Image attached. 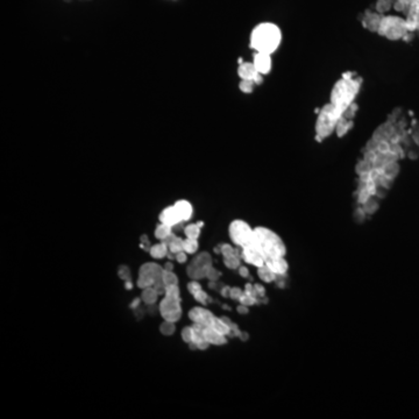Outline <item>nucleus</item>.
Returning <instances> with one entry per match:
<instances>
[{"mask_svg":"<svg viewBox=\"0 0 419 419\" xmlns=\"http://www.w3.org/2000/svg\"><path fill=\"white\" fill-rule=\"evenodd\" d=\"M168 250H169V247H168V245L161 242V243H158V245H154L153 247H150L149 253L154 259H162V257L167 256Z\"/></svg>","mask_w":419,"mask_h":419,"instance_id":"412c9836","label":"nucleus"},{"mask_svg":"<svg viewBox=\"0 0 419 419\" xmlns=\"http://www.w3.org/2000/svg\"><path fill=\"white\" fill-rule=\"evenodd\" d=\"M238 75L240 79H249L254 81L256 85H260L263 82V75L256 70L253 62H241L238 67Z\"/></svg>","mask_w":419,"mask_h":419,"instance_id":"9d476101","label":"nucleus"},{"mask_svg":"<svg viewBox=\"0 0 419 419\" xmlns=\"http://www.w3.org/2000/svg\"><path fill=\"white\" fill-rule=\"evenodd\" d=\"M173 233V227L169 226V225H166V223L161 222L159 225L156 227V230H155V237L159 240H163V239L167 238L168 235Z\"/></svg>","mask_w":419,"mask_h":419,"instance_id":"5701e85b","label":"nucleus"},{"mask_svg":"<svg viewBox=\"0 0 419 419\" xmlns=\"http://www.w3.org/2000/svg\"><path fill=\"white\" fill-rule=\"evenodd\" d=\"M229 233L234 245L243 248L253 240L254 229H251L248 222L237 219L230 223Z\"/></svg>","mask_w":419,"mask_h":419,"instance_id":"423d86ee","label":"nucleus"},{"mask_svg":"<svg viewBox=\"0 0 419 419\" xmlns=\"http://www.w3.org/2000/svg\"><path fill=\"white\" fill-rule=\"evenodd\" d=\"M255 68L261 75L266 76L268 75L273 68V59H271V55L267 53H260V51H255L253 56V61Z\"/></svg>","mask_w":419,"mask_h":419,"instance_id":"9b49d317","label":"nucleus"},{"mask_svg":"<svg viewBox=\"0 0 419 419\" xmlns=\"http://www.w3.org/2000/svg\"><path fill=\"white\" fill-rule=\"evenodd\" d=\"M159 221L166 223V225H169L171 227L176 226L177 223L182 222L176 212V210H175L174 205L166 207V209L159 213Z\"/></svg>","mask_w":419,"mask_h":419,"instance_id":"dca6fc26","label":"nucleus"},{"mask_svg":"<svg viewBox=\"0 0 419 419\" xmlns=\"http://www.w3.org/2000/svg\"><path fill=\"white\" fill-rule=\"evenodd\" d=\"M140 302H141V298H135L134 301L132 302V304L130 305V307H131V309H135V307H138V306H139Z\"/></svg>","mask_w":419,"mask_h":419,"instance_id":"3c124183","label":"nucleus"},{"mask_svg":"<svg viewBox=\"0 0 419 419\" xmlns=\"http://www.w3.org/2000/svg\"><path fill=\"white\" fill-rule=\"evenodd\" d=\"M250 47L255 51L273 55L282 43V30L274 22H261L250 33Z\"/></svg>","mask_w":419,"mask_h":419,"instance_id":"f257e3e1","label":"nucleus"},{"mask_svg":"<svg viewBox=\"0 0 419 419\" xmlns=\"http://www.w3.org/2000/svg\"><path fill=\"white\" fill-rule=\"evenodd\" d=\"M204 338L210 345H214V346H221V345H225L227 342L226 335L217 332V331L212 329L211 326H206L204 329Z\"/></svg>","mask_w":419,"mask_h":419,"instance_id":"f3484780","label":"nucleus"},{"mask_svg":"<svg viewBox=\"0 0 419 419\" xmlns=\"http://www.w3.org/2000/svg\"><path fill=\"white\" fill-rule=\"evenodd\" d=\"M223 263L229 269H239V267H240V255L223 257Z\"/></svg>","mask_w":419,"mask_h":419,"instance_id":"c85d7f7f","label":"nucleus"},{"mask_svg":"<svg viewBox=\"0 0 419 419\" xmlns=\"http://www.w3.org/2000/svg\"><path fill=\"white\" fill-rule=\"evenodd\" d=\"M211 266H212V257L210 256L209 253L203 251V253L198 254L197 256H195L191 260L190 265L187 266V276L192 279H197V281L202 278H206L207 270H209Z\"/></svg>","mask_w":419,"mask_h":419,"instance_id":"6e6552de","label":"nucleus"},{"mask_svg":"<svg viewBox=\"0 0 419 419\" xmlns=\"http://www.w3.org/2000/svg\"><path fill=\"white\" fill-rule=\"evenodd\" d=\"M239 275H240V276L243 277V278L249 277V270H248V268H247V267H243V266L239 267Z\"/></svg>","mask_w":419,"mask_h":419,"instance_id":"49530a36","label":"nucleus"},{"mask_svg":"<svg viewBox=\"0 0 419 419\" xmlns=\"http://www.w3.org/2000/svg\"><path fill=\"white\" fill-rule=\"evenodd\" d=\"M189 318L194 323H197V324H202L204 326H211L212 325L215 316H213V313L210 312L209 310L197 306V307H194L192 310H190Z\"/></svg>","mask_w":419,"mask_h":419,"instance_id":"f8f14e48","label":"nucleus"},{"mask_svg":"<svg viewBox=\"0 0 419 419\" xmlns=\"http://www.w3.org/2000/svg\"><path fill=\"white\" fill-rule=\"evenodd\" d=\"M241 257L246 263H249L251 266H255L256 268H260L263 265H266L265 259L253 246H246L241 250Z\"/></svg>","mask_w":419,"mask_h":419,"instance_id":"ddd939ff","label":"nucleus"},{"mask_svg":"<svg viewBox=\"0 0 419 419\" xmlns=\"http://www.w3.org/2000/svg\"><path fill=\"white\" fill-rule=\"evenodd\" d=\"M344 110L339 109L332 103L327 104L321 109V112L318 115L317 123H316V133L317 139H325L330 137L331 134L335 132L337 125L340 119L345 115Z\"/></svg>","mask_w":419,"mask_h":419,"instance_id":"20e7f679","label":"nucleus"},{"mask_svg":"<svg viewBox=\"0 0 419 419\" xmlns=\"http://www.w3.org/2000/svg\"><path fill=\"white\" fill-rule=\"evenodd\" d=\"M266 265L274 271L277 276H286L289 270V263L286 261L285 256H279L271 259L266 262Z\"/></svg>","mask_w":419,"mask_h":419,"instance_id":"4468645a","label":"nucleus"},{"mask_svg":"<svg viewBox=\"0 0 419 419\" xmlns=\"http://www.w3.org/2000/svg\"><path fill=\"white\" fill-rule=\"evenodd\" d=\"M377 207H378L377 202L375 201V199H372V198H369L366 203H363V210L366 211L367 214L374 213L375 211L377 210Z\"/></svg>","mask_w":419,"mask_h":419,"instance_id":"c9c22d12","label":"nucleus"},{"mask_svg":"<svg viewBox=\"0 0 419 419\" xmlns=\"http://www.w3.org/2000/svg\"><path fill=\"white\" fill-rule=\"evenodd\" d=\"M183 245H184V240H182L181 238L176 237L173 241L169 243V246L168 247H169L170 251H173L174 254H177L179 253V251L183 250Z\"/></svg>","mask_w":419,"mask_h":419,"instance_id":"72a5a7b5","label":"nucleus"},{"mask_svg":"<svg viewBox=\"0 0 419 419\" xmlns=\"http://www.w3.org/2000/svg\"><path fill=\"white\" fill-rule=\"evenodd\" d=\"M243 291L238 288V286H234V288H231V294H230V298H232L233 301H239L240 297L242 296Z\"/></svg>","mask_w":419,"mask_h":419,"instance_id":"79ce46f5","label":"nucleus"},{"mask_svg":"<svg viewBox=\"0 0 419 419\" xmlns=\"http://www.w3.org/2000/svg\"><path fill=\"white\" fill-rule=\"evenodd\" d=\"M249 245L262 255L266 262L271 259L286 255L285 243L281 237L274 231L263 226L254 229V237Z\"/></svg>","mask_w":419,"mask_h":419,"instance_id":"f03ea898","label":"nucleus"},{"mask_svg":"<svg viewBox=\"0 0 419 419\" xmlns=\"http://www.w3.org/2000/svg\"><path fill=\"white\" fill-rule=\"evenodd\" d=\"M198 249V241L197 239H190L186 238L184 240V245H183V250L186 251L187 254H194Z\"/></svg>","mask_w":419,"mask_h":419,"instance_id":"bb28decb","label":"nucleus"},{"mask_svg":"<svg viewBox=\"0 0 419 419\" xmlns=\"http://www.w3.org/2000/svg\"><path fill=\"white\" fill-rule=\"evenodd\" d=\"M174 206L182 222L187 221L191 217H192L194 207L192 205H191L190 202L185 201V199H181V201H177L176 203H175Z\"/></svg>","mask_w":419,"mask_h":419,"instance_id":"2eb2a0df","label":"nucleus"},{"mask_svg":"<svg viewBox=\"0 0 419 419\" xmlns=\"http://www.w3.org/2000/svg\"><path fill=\"white\" fill-rule=\"evenodd\" d=\"M182 338L186 344H190V342L192 341V327L191 326L184 327V330L182 331Z\"/></svg>","mask_w":419,"mask_h":419,"instance_id":"4c0bfd02","label":"nucleus"},{"mask_svg":"<svg viewBox=\"0 0 419 419\" xmlns=\"http://www.w3.org/2000/svg\"><path fill=\"white\" fill-rule=\"evenodd\" d=\"M165 269H166V270H170V271H173V269H174L173 263H171V262H167V263H166V266H165Z\"/></svg>","mask_w":419,"mask_h":419,"instance_id":"603ef678","label":"nucleus"},{"mask_svg":"<svg viewBox=\"0 0 419 419\" xmlns=\"http://www.w3.org/2000/svg\"><path fill=\"white\" fill-rule=\"evenodd\" d=\"M175 330H176V327H175V323L173 321L166 320L163 324H161V326H159V331H161V333L165 335L174 334Z\"/></svg>","mask_w":419,"mask_h":419,"instance_id":"f704fd0d","label":"nucleus"},{"mask_svg":"<svg viewBox=\"0 0 419 419\" xmlns=\"http://www.w3.org/2000/svg\"><path fill=\"white\" fill-rule=\"evenodd\" d=\"M350 127H352V121L347 120V119H345L344 117H342L338 122L337 128H335V132H337L338 137H342V135H345L347 132L350 130Z\"/></svg>","mask_w":419,"mask_h":419,"instance_id":"b1692460","label":"nucleus"},{"mask_svg":"<svg viewBox=\"0 0 419 419\" xmlns=\"http://www.w3.org/2000/svg\"><path fill=\"white\" fill-rule=\"evenodd\" d=\"M125 288H126L127 290H131L132 288H133V284H132L131 279H128V281H125Z\"/></svg>","mask_w":419,"mask_h":419,"instance_id":"864d4df0","label":"nucleus"},{"mask_svg":"<svg viewBox=\"0 0 419 419\" xmlns=\"http://www.w3.org/2000/svg\"><path fill=\"white\" fill-rule=\"evenodd\" d=\"M194 298H195L197 302L202 303V304H207V302L210 301V298H209V296H207V294H206L205 291L203 290V289L199 290L198 293H196V294L194 295Z\"/></svg>","mask_w":419,"mask_h":419,"instance_id":"e433bc0d","label":"nucleus"},{"mask_svg":"<svg viewBox=\"0 0 419 419\" xmlns=\"http://www.w3.org/2000/svg\"><path fill=\"white\" fill-rule=\"evenodd\" d=\"M254 290H255V294H256V296L260 299L266 297V288L262 284H254Z\"/></svg>","mask_w":419,"mask_h":419,"instance_id":"37998d69","label":"nucleus"},{"mask_svg":"<svg viewBox=\"0 0 419 419\" xmlns=\"http://www.w3.org/2000/svg\"><path fill=\"white\" fill-rule=\"evenodd\" d=\"M239 302H240V304H245L247 306H250V305H254V304H257L259 302H260V298L254 296V295H250V294H246L245 291H243L242 296L239 299Z\"/></svg>","mask_w":419,"mask_h":419,"instance_id":"c756f323","label":"nucleus"},{"mask_svg":"<svg viewBox=\"0 0 419 419\" xmlns=\"http://www.w3.org/2000/svg\"><path fill=\"white\" fill-rule=\"evenodd\" d=\"M201 229H202V227L199 226L197 222L190 223V225H187L184 229V233L186 235V238L198 239L199 234H201Z\"/></svg>","mask_w":419,"mask_h":419,"instance_id":"393cba45","label":"nucleus"},{"mask_svg":"<svg viewBox=\"0 0 419 419\" xmlns=\"http://www.w3.org/2000/svg\"><path fill=\"white\" fill-rule=\"evenodd\" d=\"M255 86H257L256 84H255L254 81H249V79H241L240 83H239V89L242 93H246V94H249L254 91Z\"/></svg>","mask_w":419,"mask_h":419,"instance_id":"a878e982","label":"nucleus"},{"mask_svg":"<svg viewBox=\"0 0 419 419\" xmlns=\"http://www.w3.org/2000/svg\"><path fill=\"white\" fill-rule=\"evenodd\" d=\"M238 312L240 314H247L248 313V306L245 304H240L238 306Z\"/></svg>","mask_w":419,"mask_h":419,"instance_id":"09e8293b","label":"nucleus"},{"mask_svg":"<svg viewBox=\"0 0 419 419\" xmlns=\"http://www.w3.org/2000/svg\"><path fill=\"white\" fill-rule=\"evenodd\" d=\"M187 290H189V293L194 296L196 293H198L199 290H202V285L197 282V279H195V281L190 282L189 284H187Z\"/></svg>","mask_w":419,"mask_h":419,"instance_id":"a19ab883","label":"nucleus"},{"mask_svg":"<svg viewBox=\"0 0 419 419\" xmlns=\"http://www.w3.org/2000/svg\"><path fill=\"white\" fill-rule=\"evenodd\" d=\"M220 271H218L217 269H214L212 266L210 267L209 270H207V275H206V278H209L210 281H218V278L220 277Z\"/></svg>","mask_w":419,"mask_h":419,"instance_id":"ea45409f","label":"nucleus"},{"mask_svg":"<svg viewBox=\"0 0 419 419\" xmlns=\"http://www.w3.org/2000/svg\"><path fill=\"white\" fill-rule=\"evenodd\" d=\"M181 296H169L165 295V298L162 299L159 304V313L165 320L176 323L182 316V307H181Z\"/></svg>","mask_w":419,"mask_h":419,"instance_id":"1a4fd4ad","label":"nucleus"},{"mask_svg":"<svg viewBox=\"0 0 419 419\" xmlns=\"http://www.w3.org/2000/svg\"><path fill=\"white\" fill-rule=\"evenodd\" d=\"M366 211L363 210V207L362 209H358L357 210V212L354 213V218L357 219L358 221H363V219H365V217H366Z\"/></svg>","mask_w":419,"mask_h":419,"instance_id":"c03bdc74","label":"nucleus"},{"mask_svg":"<svg viewBox=\"0 0 419 419\" xmlns=\"http://www.w3.org/2000/svg\"><path fill=\"white\" fill-rule=\"evenodd\" d=\"M222 307H223V309H225V310H231V307L227 306V305H223Z\"/></svg>","mask_w":419,"mask_h":419,"instance_id":"6e6d98bb","label":"nucleus"},{"mask_svg":"<svg viewBox=\"0 0 419 419\" xmlns=\"http://www.w3.org/2000/svg\"><path fill=\"white\" fill-rule=\"evenodd\" d=\"M377 33L391 41H396V40L405 39L406 35L410 33V29L406 19L396 17V15H386V17H382Z\"/></svg>","mask_w":419,"mask_h":419,"instance_id":"39448f33","label":"nucleus"},{"mask_svg":"<svg viewBox=\"0 0 419 419\" xmlns=\"http://www.w3.org/2000/svg\"><path fill=\"white\" fill-rule=\"evenodd\" d=\"M175 238H176V235H175L174 233H171V234H169V235H168V237H167V238H165V239H163V240H162V242H163V243H166V245H168V246H169V243H170L171 241H173Z\"/></svg>","mask_w":419,"mask_h":419,"instance_id":"8fccbe9b","label":"nucleus"},{"mask_svg":"<svg viewBox=\"0 0 419 419\" xmlns=\"http://www.w3.org/2000/svg\"><path fill=\"white\" fill-rule=\"evenodd\" d=\"M383 15L376 12H367L365 18H363V26H365L367 29H369L370 31H377L378 27H380L381 20Z\"/></svg>","mask_w":419,"mask_h":419,"instance_id":"a211bd4d","label":"nucleus"},{"mask_svg":"<svg viewBox=\"0 0 419 419\" xmlns=\"http://www.w3.org/2000/svg\"><path fill=\"white\" fill-rule=\"evenodd\" d=\"M212 329H214L217 332L221 333L223 335H226V337H229V334L231 332V327L229 324H226L225 321L222 320L221 318H214V320L212 323V325H211Z\"/></svg>","mask_w":419,"mask_h":419,"instance_id":"4be33fe9","label":"nucleus"},{"mask_svg":"<svg viewBox=\"0 0 419 419\" xmlns=\"http://www.w3.org/2000/svg\"><path fill=\"white\" fill-rule=\"evenodd\" d=\"M220 294L222 297L225 298H229L230 297V294H231V288L229 285H222L221 289H220Z\"/></svg>","mask_w":419,"mask_h":419,"instance_id":"de8ad7c7","label":"nucleus"},{"mask_svg":"<svg viewBox=\"0 0 419 419\" xmlns=\"http://www.w3.org/2000/svg\"><path fill=\"white\" fill-rule=\"evenodd\" d=\"M186 251H184V250H182V251H179V253H177V254H175V256H176V260H177V262H179V263H184L185 261H186Z\"/></svg>","mask_w":419,"mask_h":419,"instance_id":"a18cd8bd","label":"nucleus"},{"mask_svg":"<svg viewBox=\"0 0 419 419\" xmlns=\"http://www.w3.org/2000/svg\"><path fill=\"white\" fill-rule=\"evenodd\" d=\"M163 270L165 269L156 263H145V265H142L139 270V288L146 289L148 286H154L157 282L162 281Z\"/></svg>","mask_w":419,"mask_h":419,"instance_id":"0eeeda50","label":"nucleus"},{"mask_svg":"<svg viewBox=\"0 0 419 419\" xmlns=\"http://www.w3.org/2000/svg\"><path fill=\"white\" fill-rule=\"evenodd\" d=\"M118 275H119V277L123 279V281H128V279H131V270L128 267H126V266H121L120 268H119Z\"/></svg>","mask_w":419,"mask_h":419,"instance_id":"58836bf2","label":"nucleus"},{"mask_svg":"<svg viewBox=\"0 0 419 419\" xmlns=\"http://www.w3.org/2000/svg\"><path fill=\"white\" fill-rule=\"evenodd\" d=\"M163 282L166 283V285H174V284H177L178 283V278L176 275H175L173 271L170 270H163Z\"/></svg>","mask_w":419,"mask_h":419,"instance_id":"473e14b6","label":"nucleus"},{"mask_svg":"<svg viewBox=\"0 0 419 419\" xmlns=\"http://www.w3.org/2000/svg\"><path fill=\"white\" fill-rule=\"evenodd\" d=\"M157 296H158V294H157V291L155 290L154 286H148V288L143 289L142 294H141V299L146 303V304L154 305L157 301Z\"/></svg>","mask_w":419,"mask_h":419,"instance_id":"aec40b11","label":"nucleus"},{"mask_svg":"<svg viewBox=\"0 0 419 419\" xmlns=\"http://www.w3.org/2000/svg\"><path fill=\"white\" fill-rule=\"evenodd\" d=\"M394 2L395 0H377L376 3V12H378L380 14L385 13L391 10V7H394Z\"/></svg>","mask_w":419,"mask_h":419,"instance_id":"cd10ccee","label":"nucleus"},{"mask_svg":"<svg viewBox=\"0 0 419 419\" xmlns=\"http://www.w3.org/2000/svg\"><path fill=\"white\" fill-rule=\"evenodd\" d=\"M239 338H240L242 341H246V340H247V339H248V338H249V335H248V334H247V333H243V332H241V333H240V335H239Z\"/></svg>","mask_w":419,"mask_h":419,"instance_id":"5fc2aeb1","label":"nucleus"},{"mask_svg":"<svg viewBox=\"0 0 419 419\" xmlns=\"http://www.w3.org/2000/svg\"><path fill=\"white\" fill-rule=\"evenodd\" d=\"M257 275L261 281H263L265 283H273L276 281V278H277V275L275 274L274 271L271 270L267 265H263L262 267H260V268H257Z\"/></svg>","mask_w":419,"mask_h":419,"instance_id":"6ab92c4d","label":"nucleus"},{"mask_svg":"<svg viewBox=\"0 0 419 419\" xmlns=\"http://www.w3.org/2000/svg\"><path fill=\"white\" fill-rule=\"evenodd\" d=\"M360 87L361 82L352 77V74L344 75L333 86L332 93H331V103L339 109L347 111L349 106H352L354 98L360 91Z\"/></svg>","mask_w":419,"mask_h":419,"instance_id":"7ed1b4c3","label":"nucleus"},{"mask_svg":"<svg viewBox=\"0 0 419 419\" xmlns=\"http://www.w3.org/2000/svg\"><path fill=\"white\" fill-rule=\"evenodd\" d=\"M220 250H221V254L223 257L233 256V255H240V253H239V249L234 248V247L229 245V243H221Z\"/></svg>","mask_w":419,"mask_h":419,"instance_id":"2f4dec72","label":"nucleus"},{"mask_svg":"<svg viewBox=\"0 0 419 419\" xmlns=\"http://www.w3.org/2000/svg\"><path fill=\"white\" fill-rule=\"evenodd\" d=\"M406 21H408L410 31L419 30V10L414 14L406 17Z\"/></svg>","mask_w":419,"mask_h":419,"instance_id":"7c9ffc66","label":"nucleus"}]
</instances>
